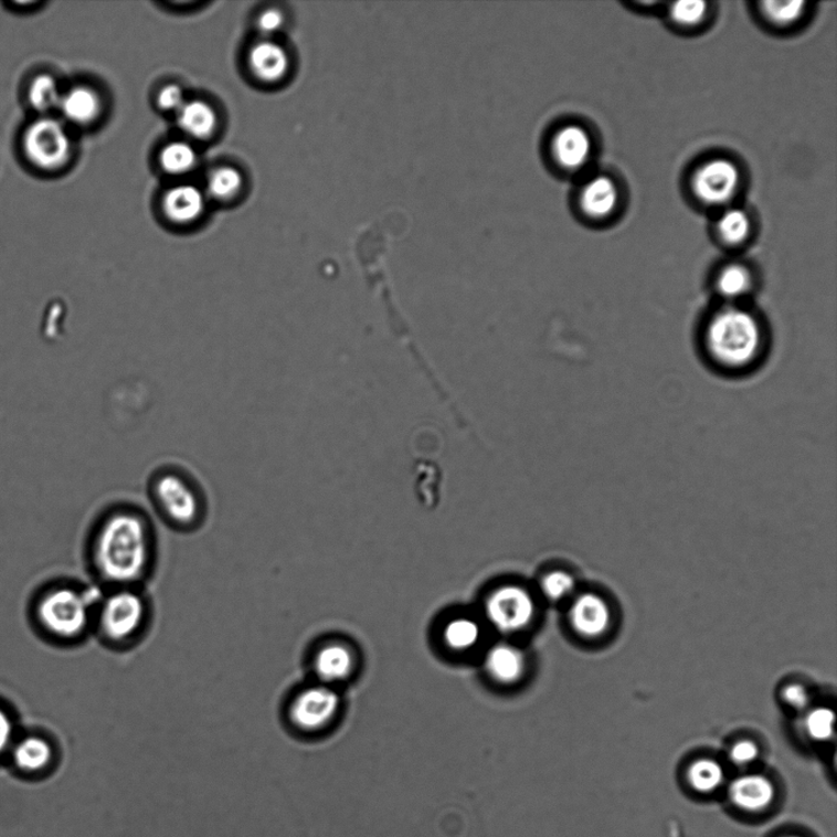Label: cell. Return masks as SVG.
Segmentation results:
<instances>
[{
	"instance_id": "obj_35",
	"label": "cell",
	"mask_w": 837,
	"mask_h": 837,
	"mask_svg": "<svg viewBox=\"0 0 837 837\" xmlns=\"http://www.w3.org/2000/svg\"><path fill=\"white\" fill-rule=\"evenodd\" d=\"M187 103L184 92L181 86L169 85L165 86L159 94L158 104L161 109L177 112L180 110Z\"/></svg>"
},
{
	"instance_id": "obj_29",
	"label": "cell",
	"mask_w": 837,
	"mask_h": 837,
	"mask_svg": "<svg viewBox=\"0 0 837 837\" xmlns=\"http://www.w3.org/2000/svg\"><path fill=\"white\" fill-rule=\"evenodd\" d=\"M803 729L812 741L829 742L835 734V712L828 708L810 710L803 721Z\"/></svg>"
},
{
	"instance_id": "obj_37",
	"label": "cell",
	"mask_w": 837,
	"mask_h": 837,
	"mask_svg": "<svg viewBox=\"0 0 837 837\" xmlns=\"http://www.w3.org/2000/svg\"><path fill=\"white\" fill-rule=\"evenodd\" d=\"M787 837H798V836H787Z\"/></svg>"
},
{
	"instance_id": "obj_28",
	"label": "cell",
	"mask_w": 837,
	"mask_h": 837,
	"mask_svg": "<svg viewBox=\"0 0 837 837\" xmlns=\"http://www.w3.org/2000/svg\"><path fill=\"white\" fill-rule=\"evenodd\" d=\"M805 8L806 3L798 0H767L762 3V13L773 25L784 28L794 25L805 14Z\"/></svg>"
},
{
	"instance_id": "obj_4",
	"label": "cell",
	"mask_w": 837,
	"mask_h": 837,
	"mask_svg": "<svg viewBox=\"0 0 837 837\" xmlns=\"http://www.w3.org/2000/svg\"><path fill=\"white\" fill-rule=\"evenodd\" d=\"M28 160L44 171H54L70 161L72 140L61 121L42 118L28 127L22 138Z\"/></svg>"
},
{
	"instance_id": "obj_1",
	"label": "cell",
	"mask_w": 837,
	"mask_h": 837,
	"mask_svg": "<svg viewBox=\"0 0 837 837\" xmlns=\"http://www.w3.org/2000/svg\"><path fill=\"white\" fill-rule=\"evenodd\" d=\"M770 332L762 315L750 305L713 306L702 319L699 346L713 370L728 375L750 373L765 360Z\"/></svg>"
},
{
	"instance_id": "obj_6",
	"label": "cell",
	"mask_w": 837,
	"mask_h": 837,
	"mask_svg": "<svg viewBox=\"0 0 837 837\" xmlns=\"http://www.w3.org/2000/svg\"><path fill=\"white\" fill-rule=\"evenodd\" d=\"M156 504L170 521L188 527L202 515V501L194 486L182 475L161 474L153 483Z\"/></svg>"
},
{
	"instance_id": "obj_14",
	"label": "cell",
	"mask_w": 837,
	"mask_h": 837,
	"mask_svg": "<svg viewBox=\"0 0 837 837\" xmlns=\"http://www.w3.org/2000/svg\"><path fill=\"white\" fill-rule=\"evenodd\" d=\"M729 796L737 808L756 813L772 805L775 787L772 781L763 775H743L732 781Z\"/></svg>"
},
{
	"instance_id": "obj_12",
	"label": "cell",
	"mask_w": 837,
	"mask_h": 837,
	"mask_svg": "<svg viewBox=\"0 0 837 837\" xmlns=\"http://www.w3.org/2000/svg\"><path fill=\"white\" fill-rule=\"evenodd\" d=\"M569 621L575 633L583 638H601L611 626L610 606L596 594L580 595L569 611Z\"/></svg>"
},
{
	"instance_id": "obj_16",
	"label": "cell",
	"mask_w": 837,
	"mask_h": 837,
	"mask_svg": "<svg viewBox=\"0 0 837 837\" xmlns=\"http://www.w3.org/2000/svg\"><path fill=\"white\" fill-rule=\"evenodd\" d=\"M165 215L178 225H189L203 215L205 197L192 184L176 186L162 199Z\"/></svg>"
},
{
	"instance_id": "obj_27",
	"label": "cell",
	"mask_w": 837,
	"mask_h": 837,
	"mask_svg": "<svg viewBox=\"0 0 837 837\" xmlns=\"http://www.w3.org/2000/svg\"><path fill=\"white\" fill-rule=\"evenodd\" d=\"M61 98L59 84L51 75L38 76L30 86V104L41 114H46V112L59 107Z\"/></svg>"
},
{
	"instance_id": "obj_11",
	"label": "cell",
	"mask_w": 837,
	"mask_h": 837,
	"mask_svg": "<svg viewBox=\"0 0 837 837\" xmlns=\"http://www.w3.org/2000/svg\"><path fill=\"white\" fill-rule=\"evenodd\" d=\"M756 287L752 267L741 262L723 264L712 278V292L720 305H750Z\"/></svg>"
},
{
	"instance_id": "obj_32",
	"label": "cell",
	"mask_w": 837,
	"mask_h": 837,
	"mask_svg": "<svg viewBox=\"0 0 837 837\" xmlns=\"http://www.w3.org/2000/svg\"><path fill=\"white\" fill-rule=\"evenodd\" d=\"M285 24V17L278 9H266L256 20V28H258L265 40L272 38L283 29Z\"/></svg>"
},
{
	"instance_id": "obj_26",
	"label": "cell",
	"mask_w": 837,
	"mask_h": 837,
	"mask_svg": "<svg viewBox=\"0 0 837 837\" xmlns=\"http://www.w3.org/2000/svg\"><path fill=\"white\" fill-rule=\"evenodd\" d=\"M481 638V628L472 618H456L446 624L444 642L455 651L473 649Z\"/></svg>"
},
{
	"instance_id": "obj_13",
	"label": "cell",
	"mask_w": 837,
	"mask_h": 837,
	"mask_svg": "<svg viewBox=\"0 0 837 837\" xmlns=\"http://www.w3.org/2000/svg\"><path fill=\"white\" fill-rule=\"evenodd\" d=\"M621 193L612 177L598 174L589 180L579 194V205L594 220L607 219L618 209Z\"/></svg>"
},
{
	"instance_id": "obj_25",
	"label": "cell",
	"mask_w": 837,
	"mask_h": 837,
	"mask_svg": "<svg viewBox=\"0 0 837 837\" xmlns=\"http://www.w3.org/2000/svg\"><path fill=\"white\" fill-rule=\"evenodd\" d=\"M243 187V176L233 167H220L208 177L206 189L212 199L227 202L239 195Z\"/></svg>"
},
{
	"instance_id": "obj_24",
	"label": "cell",
	"mask_w": 837,
	"mask_h": 837,
	"mask_svg": "<svg viewBox=\"0 0 837 837\" xmlns=\"http://www.w3.org/2000/svg\"><path fill=\"white\" fill-rule=\"evenodd\" d=\"M688 780L691 787L700 794H711L722 786L724 772L722 766L712 759H699L690 765Z\"/></svg>"
},
{
	"instance_id": "obj_2",
	"label": "cell",
	"mask_w": 837,
	"mask_h": 837,
	"mask_svg": "<svg viewBox=\"0 0 837 837\" xmlns=\"http://www.w3.org/2000/svg\"><path fill=\"white\" fill-rule=\"evenodd\" d=\"M151 536L147 520L136 511L112 512L99 527L94 561L106 582L127 586L139 582L151 561Z\"/></svg>"
},
{
	"instance_id": "obj_30",
	"label": "cell",
	"mask_w": 837,
	"mask_h": 837,
	"mask_svg": "<svg viewBox=\"0 0 837 837\" xmlns=\"http://www.w3.org/2000/svg\"><path fill=\"white\" fill-rule=\"evenodd\" d=\"M708 3L706 2H677L669 7V18L676 25L685 29L697 28L708 17Z\"/></svg>"
},
{
	"instance_id": "obj_18",
	"label": "cell",
	"mask_w": 837,
	"mask_h": 837,
	"mask_svg": "<svg viewBox=\"0 0 837 837\" xmlns=\"http://www.w3.org/2000/svg\"><path fill=\"white\" fill-rule=\"evenodd\" d=\"M59 108L63 116L77 126L92 125L102 114V98L93 88L76 86L62 95Z\"/></svg>"
},
{
	"instance_id": "obj_5",
	"label": "cell",
	"mask_w": 837,
	"mask_h": 837,
	"mask_svg": "<svg viewBox=\"0 0 837 837\" xmlns=\"http://www.w3.org/2000/svg\"><path fill=\"white\" fill-rule=\"evenodd\" d=\"M742 174L733 161L717 158L701 163L691 180V189L701 204L728 205L739 193Z\"/></svg>"
},
{
	"instance_id": "obj_22",
	"label": "cell",
	"mask_w": 837,
	"mask_h": 837,
	"mask_svg": "<svg viewBox=\"0 0 837 837\" xmlns=\"http://www.w3.org/2000/svg\"><path fill=\"white\" fill-rule=\"evenodd\" d=\"M720 241L729 247H739L751 236L752 219L740 208L724 210L717 222Z\"/></svg>"
},
{
	"instance_id": "obj_19",
	"label": "cell",
	"mask_w": 837,
	"mask_h": 837,
	"mask_svg": "<svg viewBox=\"0 0 837 837\" xmlns=\"http://www.w3.org/2000/svg\"><path fill=\"white\" fill-rule=\"evenodd\" d=\"M354 658L341 644L321 647L315 658V671L322 684L330 685L348 678L353 671Z\"/></svg>"
},
{
	"instance_id": "obj_31",
	"label": "cell",
	"mask_w": 837,
	"mask_h": 837,
	"mask_svg": "<svg viewBox=\"0 0 837 837\" xmlns=\"http://www.w3.org/2000/svg\"><path fill=\"white\" fill-rule=\"evenodd\" d=\"M541 590L547 598L562 601L574 593L575 579L562 571L552 572L542 579Z\"/></svg>"
},
{
	"instance_id": "obj_36",
	"label": "cell",
	"mask_w": 837,
	"mask_h": 837,
	"mask_svg": "<svg viewBox=\"0 0 837 837\" xmlns=\"http://www.w3.org/2000/svg\"><path fill=\"white\" fill-rule=\"evenodd\" d=\"M15 723L10 712L0 706V755L14 744Z\"/></svg>"
},
{
	"instance_id": "obj_33",
	"label": "cell",
	"mask_w": 837,
	"mask_h": 837,
	"mask_svg": "<svg viewBox=\"0 0 837 837\" xmlns=\"http://www.w3.org/2000/svg\"><path fill=\"white\" fill-rule=\"evenodd\" d=\"M781 697L787 707L796 711H805L810 704V696L807 689L797 684L786 686Z\"/></svg>"
},
{
	"instance_id": "obj_7",
	"label": "cell",
	"mask_w": 837,
	"mask_h": 837,
	"mask_svg": "<svg viewBox=\"0 0 837 837\" xmlns=\"http://www.w3.org/2000/svg\"><path fill=\"white\" fill-rule=\"evenodd\" d=\"M145 604L136 591L121 589L103 602L99 612V627L107 639L126 642L142 626Z\"/></svg>"
},
{
	"instance_id": "obj_34",
	"label": "cell",
	"mask_w": 837,
	"mask_h": 837,
	"mask_svg": "<svg viewBox=\"0 0 837 837\" xmlns=\"http://www.w3.org/2000/svg\"><path fill=\"white\" fill-rule=\"evenodd\" d=\"M759 755V748L752 741L737 742L730 751L731 762L737 766H748L753 764Z\"/></svg>"
},
{
	"instance_id": "obj_20",
	"label": "cell",
	"mask_w": 837,
	"mask_h": 837,
	"mask_svg": "<svg viewBox=\"0 0 837 837\" xmlns=\"http://www.w3.org/2000/svg\"><path fill=\"white\" fill-rule=\"evenodd\" d=\"M177 121L188 137L197 140L210 139L218 128L215 109L204 102H199V99L187 102L177 112Z\"/></svg>"
},
{
	"instance_id": "obj_21",
	"label": "cell",
	"mask_w": 837,
	"mask_h": 837,
	"mask_svg": "<svg viewBox=\"0 0 837 837\" xmlns=\"http://www.w3.org/2000/svg\"><path fill=\"white\" fill-rule=\"evenodd\" d=\"M14 764L25 773H39L46 769L53 759L51 743L41 735L24 737L11 746Z\"/></svg>"
},
{
	"instance_id": "obj_8",
	"label": "cell",
	"mask_w": 837,
	"mask_h": 837,
	"mask_svg": "<svg viewBox=\"0 0 837 837\" xmlns=\"http://www.w3.org/2000/svg\"><path fill=\"white\" fill-rule=\"evenodd\" d=\"M486 616L499 632L517 633L530 626L534 616V602L522 587H499L487 598Z\"/></svg>"
},
{
	"instance_id": "obj_15",
	"label": "cell",
	"mask_w": 837,
	"mask_h": 837,
	"mask_svg": "<svg viewBox=\"0 0 837 837\" xmlns=\"http://www.w3.org/2000/svg\"><path fill=\"white\" fill-rule=\"evenodd\" d=\"M251 72L263 83L274 84L286 76L289 68L287 52L280 44L264 40L255 43L248 54Z\"/></svg>"
},
{
	"instance_id": "obj_9",
	"label": "cell",
	"mask_w": 837,
	"mask_h": 837,
	"mask_svg": "<svg viewBox=\"0 0 837 837\" xmlns=\"http://www.w3.org/2000/svg\"><path fill=\"white\" fill-rule=\"evenodd\" d=\"M340 698L327 685L300 690L289 706L288 717L298 730L318 731L337 716Z\"/></svg>"
},
{
	"instance_id": "obj_10",
	"label": "cell",
	"mask_w": 837,
	"mask_h": 837,
	"mask_svg": "<svg viewBox=\"0 0 837 837\" xmlns=\"http://www.w3.org/2000/svg\"><path fill=\"white\" fill-rule=\"evenodd\" d=\"M553 161L566 172H578L593 158L594 140L587 129L565 125L557 129L551 141Z\"/></svg>"
},
{
	"instance_id": "obj_3",
	"label": "cell",
	"mask_w": 837,
	"mask_h": 837,
	"mask_svg": "<svg viewBox=\"0 0 837 837\" xmlns=\"http://www.w3.org/2000/svg\"><path fill=\"white\" fill-rule=\"evenodd\" d=\"M94 591H80L70 586L53 587L38 601L35 616L40 628L52 638H80L91 623L92 608L97 601Z\"/></svg>"
},
{
	"instance_id": "obj_17",
	"label": "cell",
	"mask_w": 837,
	"mask_h": 837,
	"mask_svg": "<svg viewBox=\"0 0 837 837\" xmlns=\"http://www.w3.org/2000/svg\"><path fill=\"white\" fill-rule=\"evenodd\" d=\"M485 664L489 676L501 685L518 682L527 667V660L521 650L508 644L490 647Z\"/></svg>"
},
{
	"instance_id": "obj_23",
	"label": "cell",
	"mask_w": 837,
	"mask_h": 837,
	"mask_svg": "<svg viewBox=\"0 0 837 837\" xmlns=\"http://www.w3.org/2000/svg\"><path fill=\"white\" fill-rule=\"evenodd\" d=\"M198 153L191 144L173 141L160 152V165L166 173L172 176L187 174L194 170Z\"/></svg>"
}]
</instances>
